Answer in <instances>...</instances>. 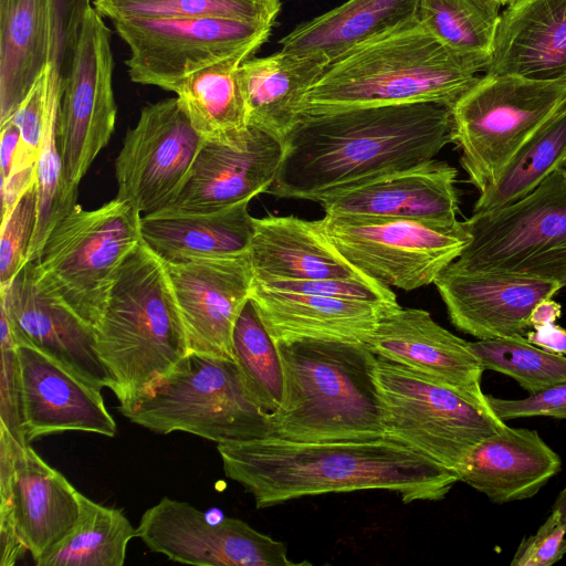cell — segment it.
<instances>
[{
    "instance_id": "1",
    "label": "cell",
    "mask_w": 566,
    "mask_h": 566,
    "mask_svg": "<svg viewBox=\"0 0 566 566\" xmlns=\"http://www.w3.org/2000/svg\"><path fill=\"white\" fill-rule=\"evenodd\" d=\"M451 106L413 103L304 115L284 142L268 192L324 197L434 159L451 138Z\"/></svg>"
},
{
    "instance_id": "2",
    "label": "cell",
    "mask_w": 566,
    "mask_h": 566,
    "mask_svg": "<svg viewBox=\"0 0 566 566\" xmlns=\"http://www.w3.org/2000/svg\"><path fill=\"white\" fill-rule=\"evenodd\" d=\"M228 479L264 509L327 493L380 490L405 504L439 501L459 481L448 468L386 438L293 441L268 437L217 444Z\"/></svg>"
},
{
    "instance_id": "3",
    "label": "cell",
    "mask_w": 566,
    "mask_h": 566,
    "mask_svg": "<svg viewBox=\"0 0 566 566\" xmlns=\"http://www.w3.org/2000/svg\"><path fill=\"white\" fill-rule=\"evenodd\" d=\"M485 67L450 50L417 17L332 61L305 95L302 113L413 103L452 107Z\"/></svg>"
},
{
    "instance_id": "4",
    "label": "cell",
    "mask_w": 566,
    "mask_h": 566,
    "mask_svg": "<svg viewBox=\"0 0 566 566\" xmlns=\"http://www.w3.org/2000/svg\"><path fill=\"white\" fill-rule=\"evenodd\" d=\"M275 344L283 396L270 413L272 437L305 442L384 438L377 356L365 343L300 338Z\"/></svg>"
},
{
    "instance_id": "5",
    "label": "cell",
    "mask_w": 566,
    "mask_h": 566,
    "mask_svg": "<svg viewBox=\"0 0 566 566\" xmlns=\"http://www.w3.org/2000/svg\"><path fill=\"white\" fill-rule=\"evenodd\" d=\"M95 334L119 403L146 390L189 354L166 265L144 241L122 266Z\"/></svg>"
},
{
    "instance_id": "6",
    "label": "cell",
    "mask_w": 566,
    "mask_h": 566,
    "mask_svg": "<svg viewBox=\"0 0 566 566\" xmlns=\"http://www.w3.org/2000/svg\"><path fill=\"white\" fill-rule=\"evenodd\" d=\"M119 411L156 433L182 431L217 444L273 436L270 412L228 358L188 354Z\"/></svg>"
},
{
    "instance_id": "7",
    "label": "cell",
    "mask_w": 566,
    "mask_h": 566,
    "mask_svg": "<svg viewBox=\"0 0 566 566\" xmlns=\"http://www.w3.org/2000/svg\"><path fill=\"white\" fill-rule=\"evenodd\" d=\"M566 107V80L542 81L485 73L452 105V143L480 193L517 151Z\"/></svg>"
},
{
    "instance_id": "8",
    "label": "cell",
    "mask_w": 566,
    "mask_h": 566,
    "mask_svg": "<svg viewBox=\"0 0 566 566\" xmlns=\"http://www.w3.org/2000/svg\"><path fill=\"white\" fill-rule=\"evenodd\" d=\"M142 216L116 197L92 210L77 203L52 229L35 261L43 283L94 328L122 266L143 241Z\"/></svg>"
},
{
    "instance_id": "9",
    "label": "cell",
    "mask_w": 566,
    "mask_h": 566,
    "mask_svg": "<svg viewBox=\"0 0 566 566\" xmlns=\"http://www.w3.org/2000/svg\"><path fill=\"white\" fill-rule=\"evenodd\" d=\"M463 223L471 239L450 266L566 286V178L559 169L522 199Z\"/></svg>"
},
{
    "instance_id": "10",
    "label": "cell",
    "mask_w": 566,
    "mask_h": 566,
    "mask_svg": "<svg viewBox=\"0 0 566 566\" xmlns=\"http://www.w3.org/2000/svg\"><path fill=\"white\" fill-rule=\"evenodd\" d=\"M384 438L457 472L483 439L506 427L491 408L403 365L377 357ZM457 474V473H455Z\"/></svg>"
},
{
    "instance_id": "11",
    "label": "cell",
    "mask_w": 566,
    "mask_h": 566,
    "mask_svg": "<svg viewBox=\"0 0 566 566\" xmlns=\"http://www.w3.org/2000/svg\"><path fill=\"white\" fill-rule=\"evenodd\" d=\"M322 228L345 260L386 286L412 291L434 283L470 242L463 221L328 216Z\"/></svg>"
},
{
    "instance_id": "12",
    "label": "cell",
    "mask_w": 566,
    "mask_h": 566,
    "mask_svg": "<svg viewBox=\"0 0 566 566\" xmlns=\"http://www.w3.org/2000/svg\"><path fill=\"white\" fill-rule=\"evenodd\" d=\"M127 44L132 82L174 92L188 75L240 53H255L273 24L227 18L113 21Z\"/></svg>"
},
{
    "instance_id": "13",
    "label": "cell",
    "mask_w": 566,
    "mask_h": 566,
    "mask_svg": "<svg viewBox=\"0 0 566 566\" xmlns=\"http://www.w3.org/2000/svg\"><path fill=\"white\" fill-rule=\"evenodd\" d=\"M112 31L91 4L86 8L62 81L57 139L67 185L78 190L113 135L117 106Z\"/></svg>"
},
{
    "instance_id": "14",
    "label": "cell",
    "mask_w": 566,
    "mask_h": 566,
    "mask_svg": "<svg viewBox=\"0 0 566 566\" xmlns=\"http://www.w3.org/2000/svg\"><path fill=\"white\" fill-rule=\"evenodd\" d=\"M203 143L177 96L146 105L114 163L116 198L143 216L167 208L188 181Z\"/></svg>"
},
{
    "instance_id": "15",
    "label": "cell",
    "mask_w": 566,
    "mask_h": 566,
    "mask_svg": "<svg viewBox=\"0 0 566 566\" xmlns=\"http://www.w3.org/2000/svg\"><path fill=\"white\" fill-rule=\"evenodd\" d=\"M136 536L170 560L198 566H297L282 542L248 523L210 520L191 504L164 496L144 512Z\"/></svg>"
},
{
    "instance_id": "16",
    "label": "cell",
    "mask_w": 566,
    "mask_h": 566,
    "mask_svg": "<svg viewBox=\"0 0 566 566\" xmlns=\"http://www.w3.org/2000/svg\"><path fill=\"white\" fill-rule=\"evenodd\" d=\"M0 298L17 346L40 350L99 391L111 389L113 380L98 355L95 328L43 283L35 261H29L7 287L0 289Z\"/></svg>"
},
{
    "instance_id": "17",
    "label": "cell",
    "mask_w": 566,
    "mask_h": 566,
    "mask_svg": "<svg viewBox=\"0 0 566 566\" xmlns=\"http://www.w3.org/2000/svg\"><path fill=\"white\" fill-rule=\"evenodd\" d=\"M164 263L189 354L234 359L233 331L253 283L249 254Z\"/></svg>"
},
{
    "instance_id": "18",
    "label": "cell",
    "mask_w": 566,
    "mask_h": 566,
    "mask_svg": "<svg viewBox=\"0 0 566 566\" xmlns=\"http://www.w3.org/2000/svg\"><path fill=\"white\" fill-rule=\"evenodd\" d=\"M366 345L377 356L448 386L491 408L482 391L484 368L469 342L439 325L429 312L401 306L385 314Z\"/></svg>"
},
{
    "instance_id": "19",
    "label": "cell",
    "mask_w": 566,
    "mask_h": 566,
    "mask_svg": "<svg viewBox=\"0 0 566 566\" xmlns=\"http://www.w3.org/2000/svg\"><path fill=\"white\" fill-rule=\"evenodd\" d=\"M433 284L451 323L478 339L525 337L533 308L562 289L556 282L462 271L450 264Z\"/></svg>"
},
{
    "instance_id": "20",
    "label": "cell",
    "mask_w": 566,
    "mask_h": 566,
    "mask_svg": "<svg viewBox=\"0 0 566 566\" xmlns=\"http://www.w3.org/2000/svg\"><path fill=\"white\" fill-rule=\"evenodd\" d=\"M283 153L281 142L254 127L239 146L205 142L177 199L156 213H209L266 193Z\"/></svg>"
},
{
    "instance_id": "21",
    "label": "cell",
    "mask_w": 566,
    "mask_h": 566,
    "mask_svg": "<svg viewBox=\"0 0 566 566\" xmlns=\"http://www.w3.org/2000/svg\"><path fill=\"white\" fill-rule=\"evenodd\" d=\"M17 353L28 443L64 431L116 434V422L99 390L31 346L18 345Z\"/></svg>"
},
{
    "instance_id": "22",
    "label": "cell",
    "mask_w": 566,
    "mask_h": 566,
    "mask_svg": "<svg viewBox=\"0 0 566 566\" xmlns=\"http://www.w3.org/2000/svg\"><path fill=\"white\" fill-rule=\"evenodd\" d=\"M458 170L432 159L324 197L328 216L458 221Z\"/></svg>"
},
{
    "instance_id": "23",
    "label": "cell",
    "mask_w": 566,
    "mask_h": 566,
    "mask_svg": "<svg viewBox=\"0 0 566 566\" xmlns=\"http://www.w3.org/2000/svg\"><path fill=\"white\" fill-rule=\"evenodd\" d=\"M560 467L559 455L536 430L506 426L480 441L455 473L491 502L504 504L533 497Z\"/></svg>"
},
{
    "instance_id": "24",
    "label": "cell",
    "mask_w": 566,
    "mask_h": 566,
    "mask_svg": "<svg viewBox=\"0 0 566 566\" xmlns=\"http://www.w3.org/2000/svg\"><path fill=\"white\" fill-rule=\"evenodd\" d=\"M493 75L566 80V0H515L500 14L490 61Z\"/></svg>"
},
{
    "instance_id": "25",
    "label": "cell",
    "mask_w": 566,
    "mask_h": 566,
    "mask_svg": "<svg viewBox=\"0 0 566 566\" xmlns=\"http://www.w3.org/2000/svg\"><path fill=\"white\" fill-rule=\"evenodd\" d=\"M248 254L253 282L365 276L329 241L321 219L271 214L254 218Z\"/></svg>"
},
{
    "instance_id": "26",
    "label": "cell",
    "mask_w": 566,
    "mask_h": 566,
    "mask_svg": "<svg viewBox=\"0 0 566 566\" xmlns=\"http://www.w3.org/2000/svg\"><path fill=\"white\" fill-rule=\"evenodd\" d=\"M250 301L274 340L300 338L367 343L389 311L379 304L264 289L253 285Z\"/></svg>"
},
{
    "instance_id": "27",
    "label": "cell",
    "mask_w": 566,
    "mask_h": 566,
    "mask_svg": "<svg viewBox=\"0 0 566 566\" xmlns=\"http://www.w3.org/2000/svg\"><path fill=\"white\" fill-rule=\"evenodd\" d=\"M12 494L18 535L35 563L74 527L82 493L30 444H17Z\"/></svg>"
},
{
    "instance_id": "28",
    "label": "cell",
    "mask_w": 566,
    "mask_h": 566,
    "mask_svg": "<svg viewBox=\"0 0 566 566\" xmlns=\"http://www.w3.org/2000/svg\"><path fill=\"white\" fill-rule=\"evenodd\" d=\"M329 61L324 55L280 50L245 60L238 69L248 109V125L281 142L304 116L305 95Z\"/></svg>"
},
{
    "instance_id": "29",
    "label": "cell",
    "mask_w": 566,
    "mask_h": 566,
    "mask_svg": "<svg viewBox=\"0 0 566 566\" xmlns=\"http://www.w3.org/2000/svg\"><path fill=\"white\" fill-rule=\"evenodd\" d=\"M250 201L209 213L142 216L143 241L167 263L248 253L254 231Z\"/></svg>"
},
{
    "instance_id": "30",
    "label": "cell",
    "mask_w": 566,
    "mask_h": 566,
    "mask_svg": "<svg viewBox=\"0 0 566 566\" xmlns=\"http://www.w3.org/2000/svg\"><path fill=\"white\" fill-rule=\"evenodd\" d=\"M51 0H0V124L51 63Z\"/></svg>"
},
{
    "instance_id": "31",
    "label": "cell",
    "mask_w": 566,
    "mask_h": 566,
    "mask_svg": "<svg viewBox=\"0 0 566 566\" xmlns=\"http://www.w3.org/2000/svg\"><path fill=\"white\" fill-rule=\"evenodd\" d=\"M420 0H347L297 25L281 50L324 55L329 63L353 46L419 17Z\"/></svg>"
},
{
    "instance_id": "32",
    "label": "cell",
    "mask_w": 566,
    "mask_h": 566,
    "mask_svg": "<svg viewBox=\"0 0 566 566\" xmlns=\"http://www.w3.org/2000/svg\"><path fill=\"white\" fill-rule=\"evenodd\" d=\"M252 54L240 53L203 67L176 88L181 108L205 142L239 146L249 133L239 66Z\"/></svg>"
},
{
    "instance_id": "33",
    "label": "cell",
    "mask_w": 566,
    "mask_h": 566,
    "mask_svg": "<svg viewBox=\"0 0 566 566\" xmlns=\"http://www.w3.org/2000/svg\"><path fill=\"white\" fill-rule=\"evenodd\" d=\"M63 77L60 70L45 67V115L35 164L38 218L28 261H36L52 229L77 205L78 190L72 189L64 176L57 139V115Z\"/></svg>"
},
{
    "instance_id": "34",
    "label": "cell",
    "mask_w": 566,
    "mask_h": 566,
    "mask_svg": "<svg viewBox=\"0 0 566 566\" xmlns=\"http://www.w3.org/2000/svg\"><path fill=\"white\" fill-rule=\"evenodd\" d=\"M136 536L122 509L81 496V514L71 532L35 562L38 566H123Z\"/></svg>"
},
{
    "instance_id": "35",
    "label": "cell",
    "mask_w": 566,
    "mask_h": 566,
    "mask_svg": "<svg viewBox=\"0 0 566 566\" xmlns=\"http://www.w3.org/2000/svg\"><path fill=\"white\" fill-rule=\"evenodd\" d=\"M566 158V107L517 151L496 181L480 193L472 213L513 203L557 170Z\"/></svg>"
},
{
    "instance_id": "36",
    "label": "cell",
    "mask_w": 566,
    "mask_h": 566,
    "mask_svg": "<svg viewBox=\"0 0 566 566\" xmlns=\"http://www.w3.org/2000/svg\"><path fill=\"white\" fill-rule=\"evenodd\" d=\"M500 6L483 0H420L419 18L450 50L489 63Z\"/></svg>"
},
{
    "instance_id": "37",
    "label": "cell",
    "mask_w": 566,
    "mask_h": 566,
    "mask_svg": "<svg viewBox=\"0 0 566 566\" xmlns=\"http://www.w3.org/2000/svg\"><path fill=\"white\" fill-rule=\"evenodd\" d=\"M232 346L248 389L265 411H275L283 396L281 359L276 344L250 300L235 323Z\"/></svg>"
},
{
    "instance_id": "38",
    "label": "cell",
    "mask_w": 566,
    "mask_h": 566,
    "mask_svg": "<svg viewBox=\"0 0 566 566\" xmlns=\"http://www.w3.org/2000/svg\"><path fill=\"white\" fill-rule=\"evenodd\" d=\"M112 22L123 19L227 18L274 24L281 0H93Z\"/></svg>"
},
{
    "instance_id": "39",
    "label": "cell",
    "mask_w": 566,
    "mask_h": 566,
    "mask_svg": "<svg viewBox=\"0 0 566 566\" xmlns=\"http://www.w3.org/2000/svg\"><path fill=\"white\" fill-rule=\"evenodd\" d=\"M484 370L513 378L530 395L566 382V356L539 348L526 337L469 342Z\"/></svg>"
},
{
    "instance_id": "40",
    "label": "cell",
    "mask_w": 566,
    "mask_h": 566,
    "mask_svg": "<svg viewBox=\"0 0 566 566\" xmlns=\"http://www.w3.org/2000/svg\"><path fill=\"white\" fill-rule=\"evenodd\" d=\"M38 218L35 181L13 208L2 216L0 234V289L7 287L29 262Z\"/></svg>"
},
{
    "instance_id": "41",
    "label": "cell",
    "mask_w": 566,
    "mask_h": 566,
    "mask_svg": "<svg viewBox=\"0 0 566 566\" xmlns=\"http://www.w3.org/2000/svg\"><path fill=\"white\" fill-rule=\"evenodd\" d=\"M0 430L18 446L29 444L23 431L22 394L17 344L9 319L1 311Z\"/></svg>"
},
{
    "instance_id": "42",
    "label": "cell",
    "mask_w": 566,
    "mask_h": 566,
    "mask_svg": "<svg viewBox=\"0 0 566 566\" xmlns=\"http://www.w3.org/2000/svg\"><path fill=\"white\" fill-rule=\"evenodd\" d=\"M44 115L45 69L17 111L9 118L15 124L20 134L15 161L10 175L35 167L42 138Z\"/></svg>"
},
{
    "instance_id": "43",
    "label": "cell",
    "mask_w": 566,
    "mask_h": 566,
    "mask_svg": "<svg viewBox=\"0 0 566 566\" xmlns=\"http://www.w3.org/2000/svg\"><path fill=\"white\" fill-rule=\"evenodd\" d=\"M566 554V526L552 511L534 535L523 538L512 566H551Z\"/></svg>"
},
{
    "instance_id": "44",
    "label": "cell",
    "mask_w": 566,
    "mask_h": 566,
    "mask_svg": "<svg viewBox=\"0 0 566 566\" xmlns=\"http://www.w3.org/2000/svg\"><path fill=\"white\" fill-rule=\"evenodd\" d=\"M486 397L491 409L503 421L528 417L566 419V382L521 399Z\"/></svg>"
},
{
    "instance_id": "45",
    "label": "cell",
    "mask_w": 566,
    "mask_h": 566,
    "mask_svg": "<svg viewBox=\"0 0 566 566\" xmlns=\"http://www.w3.org/2000/svg\"><path fill=\"white\" fill-rule=\"evenodd\" d=\"M93 0H51L53 51L51 64L64 74L84 12Z\"/></svg>"
},
{
    "instance_id": "46",
    "label": "cell",
    "mask_w": 566,
    "mask_h": 566,
    "mask_svg": "<svg viewBox=\"0 0 566 566\" xmlns=\"http://www.w3.org/2000/svg\"><path fill=\"white\" fill-rule=\"evenodd\" d=\"M525 337L539 348L566 356V328L555 323L534 327Z\"/></svg>"
},
{
    "instance_id": "47",
    "label": "cell",
    "mask_w": 566,
    "mask_h": 566,
    "mask_svg": "<svg viewBox=\"0 0 566 566\" xmlns=\"http://www.w3.org/2000/svg\"><path fill=\"white\" fill-rule=\"evenodd\" d=\"M0 172L1 180H3L10 175L13 168L20 134L18 127L11 119L6 120L4 123L0 124Z\"/></svg>"
},
{
    "instance_id": "48",
    "label": "cell",
    "mask_w": 566,
    "mask_h": 566,
    "mask_svg": "<svg viewBox=\"0 0 566 566\" xmlns=\"http://www.w3.org/2000/svg\"><path fill=\"white\" fill-rule=\"evenodd\" d=\"M562 307L559 303L552 298L541 301L532 311L530 322L532 328L553 324L559 318Z\"/></svg>"
},
{
    "instance_id": "49",
    "label": "cell",
    "mask_w": 566,
    "mask_h": 566,
    "mask_svg": "<svg viewBox=\"0 0 566 566\" xmlns=\"http://www.w3.org/2000/svg\"><path fill=\"white\" fill-rule=\"evenodd\" d=\"M552 511L559 515L562 523L566 526V485L555 500Z\"/></svg>"
},
{
    "instance_id": "50",
    "label": "cell",
    "mask_w": 566,
    "mask_h": 566,
    "mask_svg": "<svg viewBox=\"0 0 566 566\" xmlns=\"http://www.w3.org/2000/svg\"><path fill=\"white\" fill-rule=\"evenodd\" d=\"M483 1L493 2V3H496L500 7H502V6H509L510 3H512L515 0H483Z\"/></svg>"
},
{
    "instance_id": "51",
    "label": "cell",
    "mask_w": 566,
    "mask_h": 566,
    "mask_svg": "<svg viewBox=\"0 0 566 566\" xmlns=\"http://www.w3.org/2000/svg\"><path fill=\"white\" fill-rule=\"evenodd\" d=\"M558 169L560 170L562 175L566 178V158L563 160Z\"/></svg>"
}]
</instances>
